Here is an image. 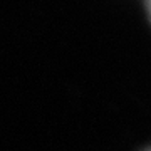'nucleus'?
<instances>
[{
    "label": "nucleus",
    "instance_id": "nucleus-1",
    "mask_svg": "<svg viewBox=\"0 0 151 151\" xmlns=\"http://www.w3.org/2000/svg\"><path fill=\"white\" fill-rule=\"evenodd\" d=\"M148 10H150V17H151V0H148Z\"/></svg>",
    "mask_w": 151,
    "mask_h": 151
},
{
    "label": "nucleus",
    "instance_id": "nucleus-2",
    "mask_svg": "<svg viewBox=\"0 0 151 151\" xmlns=\"http://www.w3.org/2000/svg\"><path fill=\"white\" fill-rule=\"evenodd\" d=\"M150 151H151V150H150Z\"/></svg>",
    "mask_w": 151,
    "mask_h": 151
}]
</instances>
